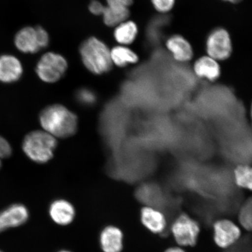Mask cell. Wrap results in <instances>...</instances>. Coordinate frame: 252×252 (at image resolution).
<instances>
[{"label": "cell", "mask_w": 252, "mask_h": 252, "mask_svg": "<svg viewBox=\"0 0 252 252\" xmlns=\"http://www.w3.org/2000/svg\"><path fill=\"white\" fill-rule=\"evenodd\" d=\"M39 121L43 130L55 137L67 138L77 130V116L59 104L43 109L39 115Z\"/></svg>", "instance_id": "cell-1"}, {"label": "cell", "mask_w": 252, "mask_h": 252, "mask_svg": "<svg viewBox=\"0 0 252 252\" xmlns=\"http://www.w3.org/2000/svg\"><path fill=\"white\" fill-rule=\"evenodd\" d=\"M80 53L85 67L92 73L101 75L111 70L110 50L102 41L91 37L81 44Z\"/></svg>", "instance_id": "cell-2"}, {"label": "cell", "mask_w": 252, "mask_h": 252, "mask_svg": "<svg viewBox=\"0 0 252 252\" xmlns=\"http://www.w3.org/2000/svg\"><path fill=\"white\" fill-rule=\"evenodd\" d=\"M22 146L25 155L32 161L45 163L52 159L58 141L45 130H35L26 135Z\"/></svg>", "instance_id": "cell-3"}, {"label": "cell", "mask_w": 252, "mask_h": 252, "mask_svg": "<svg viewBox=\"0 0 252 252\" xmlns=\"http://www.w3.org/2000/svg\"><path fill=\"white\" fill-rule=\"evenodd\" d=\"M200 229L199 223L185 213L176 217L171 227L173 238L181 247H194L197 243Z\"/></svg>", "instance_id": "cell-4"}, {"label": "cell", "mask_w": 252, "mask_h": 252, "mask_svg": "<svg viewBox=\"0 0 252 252\" xmlns=\"http://www.w3.org/2000/svg\"><path fill=\"white\" fill-rule=\"evenodd\" d=\"M68 68L67 61L63 56L53 52L45 53L37 63L36 72L41 80L47 83L58 81Z\"/></svg>", "instance_id": "cell-5"}, {"label": "cell", "mask_w": 252, "mask_h": 252, "mask_svg": "<svg viewBox=\"0 0 252 252\" xmlns=\"http://www.w3.org/2000/svg\"><path fill=\"white\" fill-rule=\"evenodd\" d=\"M207 55L216 61L228 59L232 53V43L228 32L223 28L214 30L208 36L206 41Z\"/></svg>", "instance_id": "cell-6"}, {"label": "cell", "mask_w": 252, "mask_h": 252, "mask_svg": "<svg viewBox=\"0 0 252 252\" xmlns=\"http://www.w3.org/2000/svg\"><path fill=\"white\" fill-rule=\"evenodd\" d=\"M214 241L219 247L226 249L231 247L239 240L241 231L232 220L220 219L213 224Z\"/></svg>", "instance_id": "cell-7"}, {"label": "cell", "mask_w": 252, "mask_h": 252, "mask_svg": "<svg viewBox=\"0 0 252 252\" xmlns=\"http://www.w3.org/2000/svg\"><path fill=\"white\" fill-rule=\"evenodd\" d=\"M135 197L144 206L152 207L160 210L165 203L164 194L156 185H141L135 190Z\"/></svg>", "instance_id": "cell-8"}, {"label": "cell", "mask_w": 252, "mask_h": 252, "mask_svg": "<svg viewBox=\"0 0 252 252\" xmlns=\"http://www.w3.org/2000/svg\"><path fill=\"white\" fill-rule=\"evenodd\" d=\"M142 224L151 232L161 234L166 228V217L161 210L152 207L144 206L140 212Z\"/></svg>", "instance_id": "cell-9"}, {"label": "cell", "mask_w": 252, "mask_h": 252, "mask_svg": "<svg viewBox=\"0 0 252 252\" xmlns=\"http://www.w3.org/2000/svg\"><path fill=\"white\" fill-rule=\"evenodd\" d=\"M29 217L26 207L21 204L12 205L0 212V232L9 228L24 224Z\"/></svg>", "instance_id": "cell-10"}, {"label": "cell", "mask_w": 252, "mask_h": 252, "mask_svg": "<svg viewBox=\"0 0 252 252\" xmlns=\"http://www.w3.org/2000/svg\"><path fill=\"white\" fill-rule=\"evenodd\" d=\"M23 74V67L20 60L9 55L0 56V81L12 83L20 80Z\"/></svg>", "instance_id": "cell-11"}, {"label": "cell", "mask_w": 252, "mask_h": 252, "mask_svg": "<svg viewBox=\"0 0 252 252\" xmlns=\"http://www.w3.org/2000/svg\"><path fill=\"white\" fill-rule=\"evenodd\" d=\"M99 245L103 252H121L124 248V234L117 226L108 225L99 235Z\"/></svg>", "instance_id": "cell-12"}, {"label": "cell", "mask_w": 252, "mask_h": 252, "mask_svg": "<svg viewBox=\"0 0 252 252\" xmlns=\"http://www.w3.org/2000/svg\"><path fill=\"white\" fill-rule=\"evenodd\" d=\"M49 215L57 224L66 226L73 221L75 217V209L70 201L58 199L50 204Z\"/></svg>", "instance_id": "cell-13"}, {"label": "cell", "mask_w": 252, "mask_h": 252, "mask_svg": "<svg viewBox=\"0 0 252 252\" xmlns=\"http://www.w3.org/2000/svg\"><path fill=\"white\" fill-rule=\"evenodd\" d=\"M14 42L16 47L24 53L33 54L42 49L36 27L23 28L16 34Z\"/></svg>", "instance_id": "cell-14"}, {"label": "cell", "mask_w": 252, "mask_h": 252, "mask_svg": "<svg viewBox=\"0 0 252 252\" xmlns=\"http://www.w3.org/2000/svg\"><path fill=\"white\" fill-rule=\"evenodd\" d=\"M166 47L176 61L187 62L193 58V50L190 43L181 35L170 37L166 41Z\"/></svg>", "instance_id": "cell-15"}, {"label": "cell", "mask_w": 252, "mask_h": 252, "mask_svg": "<svg viewBox=\"0 0 252 252\" xmlns=\"http://www.w3.org/2000/svg\"><path fill=\"white\" fill-rule=\"evenodd\" d=\"M193 70L198 77L212 82L218 80L220 75L219 62L208 55L201 57L195 62Z\"/></svg>", "instance_id": "cell-16"}, {"label": "cell", "mask_w": 252, "mask_h": 252, "mask_svg": "<svg viewBox=\"0 0 252 252\" xmlns=\"http://www.w3.org/2000/svg\"><path fill=\"white\" fill-rule=\"evenodd\" d=\"M138 34L137 25L133 21H125L116 26L114 37L121 45H127L133 43Z\"/></svg>", "instance_id": "cell-17"}, {"label": "cell", "mask_w": 252, "mask_h": 252, "mask_svg": "<svg viewBox=\"0 0 252 252\" xmlns=\"http://www.w3.org/2000/svg\"><path fill=\"white\" fill-rule=\"evenodd\" d=\"M110 56L113 64L120 67L134 64L138 61V57L136 53L124 45L113 47L110 50Z\"/></svg>", "instance_id": "cell-18"}, {"label": "cell", "mask_w": 252, "mask_h": 252, "mask_svg": "<svg viewBox=\"0 0 252 252\" xmlns=\"http://www.w3.org/2000/svg\"><path fill=\"white\" fill-rule=\"evenodd\" d=\"M130 15L128 8H120L107 6L102 16L104 23L108 27H116L126 20Z\"/></svg>", "instance_id": "cell-19"}, {"label": "cell", "mask_w": 252, "mask_h": 252, "mask_svg": "<svg viewBox=\"0 0 252 252\" xmlns=\"http://www.w3.org/2000/svg\"><path fill=\"white\" fill-rule=\"evenodd\" d=\"M235 184L239 188L252 191V166L240 164L234 171Z\"/></svg>", "instance_id": "cell-20"}, {"label": "cell", "mask_w": 252, "mask_h": 252, "mask_svg": "<svg viewBox=\"0 0 252 252\" xmlns=\"http://www.w3.org/2000/svg\"><path fill=\"white\" fill-rule=\"evenodd\" d=\"M238 219L242 227L252 232V197L242 204L238 213Z\"/></svg>", "instance_id": "cell-21"}, {"label": "cell", "mask_w": 252, "mask_h": 252, "mask_svg": "<svg viewBox=\"0 0 252 252\" xmlns=\"http://www.w3.org/2000/svg\"><path fill=\"white\" fill-rule=\"evenodd\" d=\"M77 96L79 102L86 105H93L96 100L95 94L92 91L86 88L79 90Z\"/></svg>", "instance_id": "cell-22"}, {"label": "cell", "mask_w": 252, "mask_h": 252, "mask_svg": "<svg viewBox=\"0 0 252 252\" xmlns=\"http://www.w3.org/2000/svg\"><path fill=\"white\" fill-rule=\"evenodd\" d=\"M154 7L160 13H166L172 9L175 0H151Z\"/></svg>", "instance_id": "cell-23"}, {"label": "cell", "mask_w": 252, "mask_h": 252, "mask_svg": "<svg viewBox=\"0 0 252 252\" xmlns=\"http://www.w3.org/2000/svg\"><path fill=\"white\" fill-rule=\"evenodd\" d=\"M12 153L11 145L7 140L0 135V169L2 166V159L10 157Z\"/></svg>", "instance_id": "cell-24"}, {"label": "cell", "mask_w": 252, "mask_h": 252, "mask_svg": "<svg viewBox=\"0 0 252 252\" xmlns=\"http://www.w3.org/2000/svg\"><path fill=\"white\" fill-rule=\"evenodd\" d=\"M109 7L128 8L133 4V0H106Z\"/></svg>", "instance_id": "cell-25"}, {"label": "cell", "mask_w": 252, "mask_h": 252, "mask_svg": "<svg viewBox=\"0 0 252 252\" xmlns=\"http://www.w3.org/2000/svg\"><path fill=\"white\" fill-rule=\"evenodd\" d=\"M105 8V6H103L101 2L97 0H93L89 5L90 12L93 14L96 15H102Z\"/></svg>", "instance_id": "cell-26"}, {"label": "cell", "mask_w": 252, "mask_h": 252, "mask_svg": "<svg viewBox=\"0 0 252 252\" xmlns=\"http://www.w3.org/2000/svg\"><path fill=\"white\" fill-rule=\"evenodd\" d=\"M164 252H186L180 247H171L167 249Z\"/></svg>", "instance_id": "cell-27"}, {"label": "cell", "mask_w": 252, "mask_h": 252, "mask_svg": "<svg viewBox=\"0 0 252 252\" xmlns=\"http://www.w3.org/2000/svg\"><path fill=\"white\" fill-rule=\"evenodd\" d=\"M223 1H227L231 3H238L242 1V0H223Z\"/></svg>", "instance_id": "cell-28"}, {"label": "cell", "mask_w": 252, "mask_h": 252, "mask_svg": "<svg viewBox=\"0 0 252 252\" xmlns=\"http://www.w3.org/2000/svg\"><path fill=\"white\" fill-rule=\"evenodd\" d=\"M250 113H251V118L252 126V105H251V106Z\"/></svg>", "instance_id": "cell-29"}, {"label": "cell", "mask_w": 252, "mask_h": 252, "mask_svg": "<svg viewBox=\"0 0 252 252\" xmlns=\"http://www.w3.org/2000/svg\"><path fill=\"white\" fill-rule=\"evenodd\" d=\"M58 252H71L70 251H67V250H62V251H60Z\"/></svg>", "instance_id": "cell-30"}, {"label": "cell", "mask_w": 252, "mask_h": 252, "mask_svg": "<svg viewBox=\"0 0 252 252\" xmlns=\"http://www.w3.org/2000/svg\"><path fill=\"white\" fill-rule=\"evenodd\" d=\"M0 252H2L0 251Z\"/></svg>", "instance_id": "cell-31"}]
</instances>
